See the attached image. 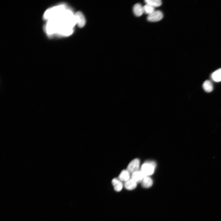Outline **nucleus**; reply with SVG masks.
Wrapping results in <instances>:
<instances>
[{"label":"nucleus","instance_id":"nucleus-1","mask_svg":"<svg viewBox=\"0 0 221 221\" xmlns=\"http://www.w3.org/2000/svg\"><path fill=\"white\" fill-rule=\"evenodd\" d=\"M46 21L44 30L50 37L67 36L76 24L75 14L67 5L59 4L47 9L43 15Z\"/></svg>","mask_w":221,"mask_h":221},{"label":"nucleus","instance_id":"nucleus-2","mask_svg":"<svg viewBox=\"0 0 221 221\" xmlns=\"http://www.w3.org/2000/svg\"><path fill=\"white\" fill-rule=\"evenodd\" d=\"M156 165L154 161H146L142 165L141 170L145 176H150L154 173Z\"/></svg>","mask_w":221,"mask_h":221},{"label":"nucleus","instance_id":"nucleus-3","mask_svg":"<svg viewBox=\"0 0 221 221\" xmlns=\"http://www.w3.org/2000/svg\"><path fill=\"white\" fill-rule=\"evenodd\" d=\"M163 14L161 11L155 10L152 13L148 16L147 19L148 21L150 22H156L162 19L163 17Z\"/></svg>","mask_w":221,"mask_h":221},{"label":"nucleus","instance_id":"nucleus-4","mask_svg":"<svg viewBox=\"0 0 221 221\" xmlns=\"http://www.w3.org/2000/svg\"><path fill=\"white\" fill-rule=\"evenodd\" d=\"M140 165V161L138 159H134L129 163L127 170L130 174L139 170Z\"/></svg>","mask_w":221,"mask_h":221},{"label":"nucleus","instance_id":"nucleus-5","mask_svg":"<svg viewBox=\"0 0 221 221\" xmlns=\"http://www.w3.org/2000/svg\"><path fill=\"white\" fill-rule=\"evenodd\" d=\"M76 24L80 28L83 27L86 24V20L82 12H78L75 14Z\"/></svg>","mask_w":221,"mask_h":221},{"label":"nucleus","instance_id":"nucleus-6","mask_svg":"<svg viewBox=\"0 0 221 221\" xmlns=\"http://www.w3.org/2000/svg\"><path fill=\"white\" fill-rule=\"evenodd\" d=\"M145 175L141 170H138L132 174L131 178L138 183L141 182Z\"/></svg>","mask_w":221,"mask_h":221},{"label":"nucleus","instance_id":"nucleus-7","mask_svg":"<svg viewBox=\"0 0 221 221\" xmlns=\"http://www.w3.org/2000/svg\"><path fill=\"white\" fill-rule=\"evenodd\" d=\"M112 184L114 187V190L116 192L121 191L123 187L122 182L118 178H115L112 181Z\"/></svg>","mask_w":221,"mask_h":221},{"label":"nucleus","instance_id":"nucleus-8","mask_svg":"<svg viewBox=\"0 0 221 221\" xmlns=\"http://www.w3.org/2000/svg\"><path fill=\"white\" fill-rule=\"evenodd\" d=\"M133 12L134 15L136 17H139L144 13L143 7L141 4H136L133 7Z\"/></svg>","mask_w":221,"mask_h":221},{"label":"nucleus","instance_id":"nucleus-9","mask_svg":"<svg viewBox=\"0 0 221 221\" xmlns=\"http://www.w3.org/2000/svg\"><path fill=\"white\" fill-rule=\"evenodd\" d=\"M131 178V175L130 172L127 170H123L118 177V179L121 181L125 182Z\"/></svg>","mask_w":221,"mask_h":221},{"label":"nucleus","instance_id":"nucleus-10","mask_svg":"<svg viewBox=\"0 0 221 221\" xmlns=\"http://www.w3.org/2000/svg\"><path fill=\"white\" fill-rule=\"evenodd\" d=\"M137 183L131 178L125 183L124 186L126 189L129 191L134 190L137 186Z\"/></svg>","mask_w":221,"mask_h":221},{"label":"nucleus","instance_id":"nucleus-11","mask_svg":"<svg viewBox=\"0 0 221 221\" xmlns=\"http://www.w3.org/2000/svg\"><path fill=\"white\" fill-rule=\"evenodd\" d=\"M141 184L142 186L146 188H148L151 187L153 184L152 179L150 176H145L142 181Z\"/></svg>","mask_w":221,"mask_h":221},{"label":"nucleus","instance_id":"nucleus-12","mask_svg":"<svg viewBox=\"0 0 221 221\" xmlns=\"http://www.w3.org/2000/svg\"><path fill=\"white\" fill-rule=\"evenodd\" d=\"M203 87L204 91L207 93L211 92L213 89L212 83L209 80H206L204 82Z\"/></svg>","mask_w":221,"mask_h":221},{"label":"nucleus","instance_id":"nucleus-13","mask_svg":"<svg viewBox=\"0 0 221 221\" xmlns=\"http://www.w3.org/2000/svg\"><path fill=\"white\" fill-rule=\"evenodd\" d=\"M211 77L215 82H219L221 81V68L217 69L213 73Z\"/></svg>","mask_w":221,"mask_h":221},{"label":"nucleus","instance_id":"nucleus-14","mask_svg":"<svg viewBox=\"0 0 221 221\" xmlns=\"http://www.w3.org/2000/svg\"><path fill=\"white\" fill-rule=\"evenodd\" d=\"M145 2L146 4L154 8L160 7L162 4V2L161 0H145Z\"/></svg>","mask_w":221,"mask_h":221},{"label":"nucleus","instance_id":"nucleus-15","mask_svg":"<svg viewBox=\"0 0 221 221\" xmlns=\"http://www.w3.org/2000/svg\"><path fill=\"white\" fill-rule=\"evenodd\" d=\"M143 8L144 13L148 15L152 13L155 10L154 8L147 4L145 5Z\"/></svg>","mask_w":221,"mask_h":221}]
</instances>
